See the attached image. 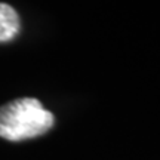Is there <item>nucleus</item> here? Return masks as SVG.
Returning a JSON list of instances; mask_svg holds the SVG:
<instances>
[{"mask_svg": "<svg viewBox=\"0 0 160 160\" xmlns=\"http://www.w3.org/2000/svg\"><path fill=\"white\" fill-rule=\"evenodd\" d=\"M55 117L36 98H18L0 107V137L19 142L45 135Z\"/></svg>", "mask_w": 160, "mask_h": 160, "instance_id": "nucleus-1", "label": "nucleus"}, {"mask_svg": "<svg viewBox=\"0 0 160 160\" xmlns=\"http://www.w3.org/2000/svg\"><path fill=\"white\" fill-rule=\"evenodd\" d=\"M21 30V21L17 11L8 3H0V42L15 39Z\"/></svg>", "mask_w": 160, "mask_h": 160, "instance_id": "nucleus-2", "label": "nucleus"}]
</instances>
